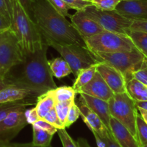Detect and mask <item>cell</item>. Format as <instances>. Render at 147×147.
I'll return each mask as SVG.
<instances>
[{
	"label": "cell",
	"instance_id": "1",
	"mask_svg": "<svg viewBox=\"0 0 147 147\" xmlns=\"http://www.w3.org/2000/svg\"><path fill=\"white\" fill-rule=\"evenodd\" d=\"M48 47L45 42L33 53H24L23 61L17 65V73L6 74L10 84L30 90L35 97L57 88L46 57Z\"/></svg>",
	"mask_w": 147,
	"mask_h": 147
},
{
	"label": "cell",
	"instance_id": "2",
	"mask_svg": "<svg viewBox=\"0 0 147 147\" xmlns=\"http://www.w3.org/2000/svg\"><path fill=\"white\" fill-rule=\"evenodd\" d=\"M33 20L47 44H74L86 47L84 40L71 23L46 0L35 1Z\"/></svg>",
	"mask_w": 147,
	"mask_h": 147
},
{
	"label": "cell",
	"instance_id": "3",
	"mask_svg": "<svg viewBox=\"0 0 147 147\" xmlns=\"http://www.w3.org/2000/svg\"><path fill=\"white\" fill-rule=\"evenodd\" d=\"M11 28L17 36L24 53H33L44 44L45 41L37 25L18 0H13Z\"/></svg>",
	"mask_w": 147,
	"mask_h": 147
},
{
	"label": "cell",
	"instance_id": "4",
	"mask_svg": "<svg viewBox=\"0 0 147 147\" xmlns=\"http://www.w3.org/2000/svg\"><path fill=\"white\" fill-rule=\"evenodd\" d=\"M97 62L107 63L119 70L126 81L133 78L145 60V57L137 50L116 53H92Z\"/></svg>",
	"mask_w": 147,
	"mask_h": 147
},
{
	"label": "cell",
	"instance_id": "5",
	"mask_svg": "<svg viewBox=\"0 0 147 147\" xmlns=\"http://www.w3.org/2000/svg\"><path fill=\"white\" fill-rule=\"evenodd\" d=\"M84 42L92 53H116L136 50L128 36L108 31L89 37Z\"/></svg>",
	"mask_w": 147,
	"mask_h": 147
},
{
	"label": "cell",
	"instance_id": "6",
	"mask_svg": "<svg viewBox=\"0 0 147 147\" xmlns=\"http://www.w3.org/2000/svg\"><path fill=\"white\" fill-rule=\"evenodd\" d=\"M108 102L111 116L125 126L137 139L136 117L138 111L135 100L125 92L114 93Z\"/></svg>",
	"mask_w": 147,
	"mask_h": 147
},
{
	"label": "cell",
	"instance_id": "7",
	"mask_svg": "<svg viewBox=\"0 0 147 147\" xmlns=\"http://www.w3.org/2000/svg\"><path fill=\"white\" fill-rule=\"evenodd\" d=\"M82 10L106 31L127 36L131 32L133 20L121 15L115 10H102L94 5L89 6Z\"/></svg>",
	"mask_w": 147,
	"mask_h": 147
},
{
	"label": "cell",
	"instance_id": "8",
	"mask_svg": "<svg viewBox=\"0 0 147 147\" xmlns=\"http://www.w3.org/2000/svg\"><path fill=\"white\" fill-rule=\"evenodd\" d=\"M48 45L55 49L62 58L67 62L75 77L79 70L98 63L92 52L86 47L79 45H61L54 42Z\"/></svg>",
	"mask_w": 147,
	"mask_h": 147
},
{
	"label": "cell",
	"instance_id": "9",
	"mask_svg": "<svg viewBox=\"0 0 147 147\" xmlns=\"http://www.w3.org/2000/svg\"><path fill=\"white\" fill-rule=\"evenodd\" d=\"M24 53L12 28L0 32V70L7 74L24 60Z\"/></svg>",
	"mask_w": 147,
	"mask_h": 147
},
{
	"label": "cell",
	"instance_id": "10",
	"mask_svg": "<svg viewBox=\"0 0 147 147\" xmlns=\"http://www.w3.org/2000/svg\"><path fill=\"white\" fill-rule=\"evenodd\" d=\"M25 111L26 107L17 109L0 122V141L10 142L28 124Z\"/></svg>",
	"mask_w": 147,
	"mask_h": 147
},
{
	"label": "cell",
	"instance_id": "11",
	"mask_svg": "<svg viewBox=\"0 0 147 147\" xmlns=\"http://www.w3.org/2000/svg\"><path fill=\"white\" fill-rule=\"evenodd\" d=\"M69 17L71 19V23L84 41L95 34L106 31L97 22L88 17L82 9L78 10Z\"/></svg>",
	"mask_w": 147,
	"mask_h": 147
},
{
	"label": "cell",
	"instance_id": "12",
	"mask_svg": "<svg viewBox=\"0 0 147 147\" xmlns=\"http://www.w3.org/2000/svg\"><path fill=\"white\" fill-rule=\"evenodd\" d=\"M97 71L108 84L114 93H122L126 92V83L123 75L107 63L98 62Z\"/></svg>",
	"mask_w": 147,
	"mask_h": 147
},
{
	"label": "cell",
	"instance_id": "13",
	"mask_svg": "<svg viewBox=\"0 0 147 147\" xmlns=\"http://www.w3.org/2000/svg\"><path fill=\"white\" fill-rule=\"evenodd\" d=\"M115 10L131 20H147V0H122Z\"/></svg>",
	"mask_w": 147,
	"mask_h": 147
},
{
	"label": "cell",
	"instance_id": "14",
	"mask_svg": "<svg viewBox=\"0 0 147 147\" xmlns=\"http://www.w3.org/2000/svg\"><path fill=\"white\" fill-rule=\"evenodd\" d=\"M78 93H85L106 101H108L114 95L113 92L97 71L93 78L86 86H84Z\"/></svg>",
	"mask_w": 147,
	"mask_h": 147
},
{
	"label": "cell",
	"instance_id": "15",
	"mask_svg": "<svg viewBox=\"0 0 147 147\" xmlns=\"http://www.w3.org/2000/svg\"><path fill=\"white\" fill-rule=\"evenodd\" d=\"M77 106L80 109V116L92 134H97L99 136H105L110 132L99 116L85 104L81 98L79 100V105Z\"/></svg>",
	"mask_w": 147,
	"mask_h": 147
},
{
	"label": "cell",
	"instance_id": "16",
	"mask_svg": "<svg viewBox=\"0 0 147 147\" xmlns=\"http://www.w3.org/2000/svg\"><path fill=\"white\" fill-rule=\"evenodd\" d=\"M110 129L112 136L120 147H141L136 138L115 118H110Z\"/></svg>",
	"mask_w": 147,
	"mask_h": 147
},
{
	"label": "cell",
	"instance_id": "17",
	"mask_svg": "<svg viewBox=\"0 0 147 147\" xmlns=\"http://www.w3.org/2000/svg\"><path fill=\"white\" fill-rule=\"evenodd\" d=\"M80 98L83 100L85 104L96 113L99 119L102 120L105 126L110 129V112L109 109L108 102L97 98L93 97L85 93H80Z\"/></svg>",
	"mask_w": 147,
	"mask_h": 147
},
{
	"label": "cell",
	"instance_id": "18",
	"mask_svg": "<svg viewBox=\"0 0 147 147\" xmlns=\"http://www.w3.org/2000/svg\"><path fill=\"white\" fill-rule=\"evenodd\" d=\"M30 96H35L30 90L13 85H10L0 90V104L24 100Z\"/></svg>",
	"mask_w": 147,
	"mask_h": 147
},
{
	"label": "cell",
	"instance_id": "19",
	"mask_svg": "<svg viewBox=\"0 0 147 147\" xmlns=\"http://www.w3.org/2000/svg\"><path fill=\"white\" fill-rule=\"evenodd\" d=\"M56 103L54 89L48 90L37 97L35 109L40 119H43L50 110L55 107Z\"/></svg>",
	"mask_w": 147,
	"mask_h": 147
},
{
	"label": "cell",
	"instance_id": "20",
	"mask_svg": "<svg viewBox=\"0 0 147 147\" xmlns=\"http://www.w3.org/2000/svg\"><path fill=\"white\" fill-rule=\"evenodd\" d=\"M126 93L135 101H147V86L134 78L127 81Z\"/></svg>",
	"mask_w": 147,
	"mask_h": 147
},
{
	"label": "cell",
	"instance_id": "21",
	"mask_svg": "<svg viewBox=\"0 0 147 147\" xmlns=\"http://www.w3.org/2000/svg\"><path fill=\"white\" fill-rule=\"evenodd\" d=\"M98 63L79 70L77 76H76V80L73 84V88L74 89L76 93H79V90L86 86L92 78L97 72V67Z\"/></svg>",
	"mask_w": 147,
	"mask_h": 147
},
{
	"label": "cell",
	"instance_id": "22",
	"mask_svg": "<svg viewBox=\"0 0 147 147\" xmlns=\"http://www.w3.org/2000/svg\"><path fill=\"white\" fill-rule=\"evenodd\" d=\"M48 64L53 76L58 79L63 78L72 73L69 65L62 57H57L49 60Z\"/></svg>",
	"mask_w": 147,
	"mask_h": 147
},
{
	"label": "cell",
	"instance_id": "23",
	"mask_svg": "<svg viewBox=\"0 0 147 147\" xmlns=\"http://www.w3.org/2000/svg\"><path fill=\"white\" fill-rule=\"evenodd\" d=\"M128 36L133 42L136 50L147 59V32L131 30Z\"/></svg>",
	"mask_w": 147,
	"mask_h": 147
},
{
	"label": "cell",
	"instance_id": "24",
	"mask_svg": "<svg viewBox=\"0 0 147 147\" xmlns=\"http://www.w3.org/2000/svg\"><path fill=\"white\" fill-rule=\"evenodd\" d=\"M33 128V144L35 146L46 147L48 146L51 143L53 134L46 131L40 129L35 125H32Z\"/></svg>",
	"mask_w": 147,
	"mask_h": 147
},
{
	"label": "cell",
	"instance_id": "25",
	"mask_svg": "<svg viewBox=\"0 0 147 147\" xmlns=\"http://www.w3.org/2000/svg\"><path fill=\"white\" fill-rule=\"evenodd\" d=\"M33 104V103L23 102L22 100L17 102H10V103H1L0 104V122L4 120L8 115H10L14 111L21 108L26 107L27 106Z\"/></svg>",
	"mask_w": 147,
	"mask_h": 147
},
{
	"label": "cell",
	"instance_id": "26",
	"mask_svg": "<svg viewBox=\"0 0 147 147\" xmlns=\"http://www.w3.org/2000/svg\"><path fill=\"white\" fill-rule=\"evenodd\" d=\"M74 103V99H71V100H65V101L56 102V105H55V109H56L58 116L64 126L66 125V119H67V116L71 107Z\"/></svg>",
	"mask_w": 147,
	"mask_h": 147
},
{
	"label": "cell",
	"instance_id": "27",
	"mask_svg": "<svg viewBox=\"0 0 147 147\" xmlns=\"http://www.w3.org/2000/svg\"><path fill=\"white\" fill-rule=\"evenodd\" d=\"M137 140L140 146L147 144V123L143 119L139 113L136 117Z\"/></svg>",
	"mask_w": 147,
	"mask_h": 147
},
{
	"label": "cell",
	"instance_id": "28",
	"mask_svg": "<svg viewBox=\"0 0 147 147\" xmlns=\"http://www.w3.org/2000/svg\"><path fill=\"white\" fill-rule=\"evenodd\" d=\"M54 93L56 102H61L75 99L76 93L73 87L61 86V87L56 88L54 89Z\"/></svg>",
	"mask_w": 147,
	"mask_h": 147
},
{
	"label": "cell",
	"instance_id": "29",
	"mask_svg": "<svg viewBox=\"0 0 147 147\" xmlns=\"http://www.w3.org/2000/svg\"><path fill=\"white\" fill-rule=\"evenodd\" d=\"M92 4L97 8L102 10L111 11L115 10L120 0H92Z\"/></svg>",
	"mask_w": 147,
	"mask_h": 147
},
{
	"label": "cell",
	"instance_id": "30",
	"mask_svg": "<svg viewBox=\"0 0 147 147\" xmlns=\"http://www.w3.org/2000/svg\"><path fill=\"white\" fill-rule=\"evenodd\" d=\"M43 119H44L46 121H48V123H50V124L53 125V126H55L56 129H66L64 125L61 123V121L60 119H59V116H58L57 115V113H56V109H55V107L53 108L52 110H50Z\"/></svg>",
	"mask_w": 147,
	"mask_h": 147
},
{
	"label": "cell",
	"instance_id": "31",
	"mask_svg": "<svg viewBox=\"0 0 147 147\" xmlns=\"http://www.w3.org/2000/svg\"><path fill=\"white\" fill-rule=\"evenodd\" d=\"M58 12L60 13L63 16L66 17H70L69 14V10L70 9L69 6L66 5V3L63 0H46Z\"/></svg>",
	"mask_w": 147,
	"mask_h": 147
},
{
	"label": "cell",
	"instance_id": "32",
	"mask_svg": "<svg viewBox=\"0 0 147 147\" xmlns=\"http://www.w3.org/2000/svg\"><path fill=\"white\" fill-rule=\"evenodd\" d=\"M57 133L60 138L63 147H78L76 142L72 139L70 135L66 131V129H58Z\"/></svg>",
	"mask_w": 147,
	"mask_h": 147
},
{
	"label": "cell",
	"instance_id": "33",
	"mask_svg": "<svg viewBox=\"0 0 147 147\" xmlns=\"http://www.w3.org/2000/svg\"><path fill=\"white\" fill-rule=\"evenodd\" d=\"M66 5L69 6L70 9H74L76 10L84 9L89 6L93 5L92 1H87V0H63Z\"/></svg>",
	"mask_w": 147,
	"mask_h": 147
},
{
	"label": "cell",
	"instance_id": "34",
	"mask_svg": "<svg viewBox=\"0 0 147 147\" xmlns=\"http://www.w3.org/2000/svg\"><path fill=\"white\" fill-rule=\"evenodd\" d=\"M133 78L147 86V59H145L141 67L133 73Z\"/></svg>",
	"mask_w": 147,
	"mask_h": 147
},
{
	"label": "cell",
	"instance_id": "35",
	"mask_svg": "<svg viewBox=\"0 0 147 147\" xmlns=\"http://www.w3.org/2000/svg\"><path fill=\"white\" fill-rule=\"evenodd\" d=\"M79 116H80V109H79V106L75 103H73L69 112V114H68L66 125H65L66 128L69 127L71 125L76 122V120L79 119Z\"/></svg>",
	"mask_w": 147,
	"mask_h": 147
},
{
	"label": "cell",
	"instance_id": "36",
	"mask_svg": "<svg viewBox=\"0 0 147 147\" xmlns=\"http://www.w3.org/2000/svg\"><path fill=\"white\" fill-rule=\"evenodd\" d=\"M32 125H35V126H37V127H39L40 129H43V130L44 131H46L47 132L50 133V134L54 135L55 134L57 133L58 131V129H56L55 126H53V125H51L50 123L46 121L44 119H39L38 121L35 122V123Z\"/></svg>",
	"mask_w": 147,
	"mask_h": 147
},
{
	"label": "cell",
	"instance_id": "37",
	"mask_svg": "<svg viewBox=\"0 0 147 147\" xmlns=\"http://www.w3.org/2000/svg\"><path fill=\"white\" fill-rule=\"evenodd\" d=\"M36 1L37 0H18L24 11L30 16L32 20L33 17V7Z\"/></svg>",
	"mask_w": 147,
	"mask_h": 147
},
{
	"label": "cell",
	"instance_id": "38",
	"mask_svg": "<svg viewBox=\"0 0 147 147\" xmlns=\"http://www.w3.org/2000/svg\"><path fill=\"white\" fill-rule=\"evenodd\" d=\"M131 30L147 32V20H133V22L131 26Z\"/></svg>",
	"mask_w": 147,
	"mask_h": 147
},
{
	"label": "cell",
	"instance_id": "39",
	"mask_svg": "<svg viewBox=\"0 0 147 147\" xmlns=\"http://www.w3.org/2000/svg\"><path fill=\"white\" fill-rule=\"evenodd\" d=\"M25 116L28 124H33L35 122H36L37 121H38L40 119L35 108H33V109L26 110Z\"/></svg>",
	"mask_w": 147,
	"mask_h": 147
},
{
	"label": "cell",
	"instance_id": "40",
	"mask_svg": "<svg viewBox=\"0 0 147 147\" xmlns=\"http://www.w3.org/2000/svg\"><path fill=\"white\" fill-rule=\"evenodd\" d=\"M99 136V135H98ZM101 139H102L104 142L105 144V146L106 147H120L119 146L118 143L116 142V141L115 140V139L112 136L111 131L109 132L106 136H99Z\"/></svg>",
	"mask_w": 147,
	"mask_h": 147
},
{
	"label": "cell",
	"instance_id": "41",
	"mask_svg": "<svg viewBox=\"0 0 147 147\" xmlns=\"http://www.w3.org/2000/svg\"><path fill=\"white\" fill-rule=\"evenodd\" d=\"M0 14L3 17H5L6 19L10 20V22L12 21L11 16H10V12L8 11V9H7V4H6L4 0H0Z\"/></svg>",
	"mask_w": 147,
	"mask_h": 147
},
{
	"label": "cell",
	"instance_id": "42",
	"mask_svg": "<svg viewBox=\"0 0 147 147\" xmlns=\"http://www.w3.org/2000/svg\"><path fill=\"white\" fill-rule=\"evenodd\" d=\"M11 27V22L0 14V32L4 31Z\"/></svg>",
	"mask_w": 147,
	"mask_h": 147
},
{
	"label": "cell",
	"instance_id": "43",
	"mask_svg": "<svg viewBox=\"0 0 147 147\" xmlns=\"http://www.w3.org/2000/svg\"><path fill=\"white\" fill-rule=\"evenodd\" d=\"M10 85L11 84H10L7 78L6 77V76H0V90H1L3 88L10 86Z\"/></svg>",
	"mask_w": 147,
	"mask_h": 147
},
{
	"label": "cell",
	"instance_id": "44",
	"mask_svg": "<svg viewBox=\"0 0 147 147\" xmlns=\"http://www.w3.org/2000/svg\"><path fill=\"white\" fill-rule=\"evenodd\" d=\"M10 147H41V146H35L32 143H28V144H17V143H11L10 142L9 143ZM46 147H52L51 146H46Z\"/></svg>",
	"mask_w": 147,
	"mask_h": 147
},
{
	"label": "cell",
	"instance_id": "45",
	"mask_svg": "<svg viewBox=\"0 0 147 147\" xmlns=\"http://www.w3.org/2000/svg\"><path fill=\"white\" fill-rule=\"evenodd\" d=\"M76 144H77L78 147H91L87 141L83 138H79L76 141Z\"/></svg>",
	"mask_w": 147,
	"mask_h": 147
},
{
	"label": "cell",
	"instance_id": "46",
	"mask_svg": "<svg viewBox=\"0 0 147 147\" xmlns=\"http://www.w3.org/2000/svg\"><path fill=\"white\" fill-rule=\"evenodd\" d=\"M137 109H138V111L139 114L141 115L143 119L145 121L146 123H147V111L144 109H141V108H137Z\"/></svg>",
	"mask_w": 147,
	"mask_h": 147
},
{
	"label": "cell",
	"instance_id": "47",
	"mask_svg": "<svg viewBox=\"0 0 147 147\" xmlns=\"http://www.w3.org/2000/svg\"><path fill=\"white\" fill-rule=\"evenodd\" d=\"M4 1H5L6 4H7V9H8V11L9 12H10V16H11V19H12V15L13 0H4Z\"/></svg>",
	"mask_w": 147,
	"mask_h": 147
},
{
	"label": "cell",
	"instance_id": "48",
	"mask_svg": "<svg viewBox=\"0 0 147 147\" xmlns=\"http://www.w3.org/2000/svg\"><path fill=\"white\" fill-rule=\"evenodd\" d=\"M137 108H141L147 111V101H135Z\"/></svg>",
	"mask_w": 147,
	"mask_h": 147
},
{
	"label": "cell",
	"instance_id": "49",
	"mask_svg": "<svg viewBox=\"0 0 147 147\" xmlns=\"http://www.w3.org/2000/svg\"><path fill=\"white\" fill-rule=\"evenodd\" d=\"M10 142H1V141H0V147H10V145H9Z\"/></svg>",
	"mask_w": 147,
	"mask_h": 147
},
{
	"label": "cell",
	"instance_id": "50",
	"mask_svg": "<svg viewBox=\"0 0 147 147\" xmlns=\"http://www.w3.org/2000/svg\"><path fill=\"white\" fill-rule=\"evenodd\" d=\"M6 76V73H4V72L0 70V76Z\"/></svg>",
	"mask_w": 147,
	"mask_h": 147
},
{
	"label": "cell",
	"instance_id": "51",
	"mask_svg": "<svg viewBox=\"0 0 147 147\" xmlns=\"http://www.w3.org/2000/svg\"><path fill=\"white\" fill-rule=\"evenodd\" d=\"M141 147H147V144L146 145H144V146H141Z\"/></svg>",
	"mask_w": 147,
	"mask_h": 147
},
{
	"label": "cell",
	"instance_id": "52",
	"mask_svg": "<svg viewBox=\"0 0 147 147\" xmlns=\"http://www.w3.org/2000/svg\"><path fill=\"white\" fill-rule=\"evenodd\" d=\"M87 1H92V0H87Z\"/></svg>",
	"mask_w": 147,
	"mask_h": 147
},
{
	"label": "cell",
	"instance_id": "53",
	"mask_svg": "<svg viewBox=\"0 0 147 147\" xmlns=\"http://www.w3.org/2000/svg\"><path fill=\"white\" fill-rule=\"evenodd\" d=\"M120 1H122V0H120Z\"/></svg>",
	"mask_w": 147,
	"mask_h": 147
}]
</instances>
